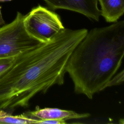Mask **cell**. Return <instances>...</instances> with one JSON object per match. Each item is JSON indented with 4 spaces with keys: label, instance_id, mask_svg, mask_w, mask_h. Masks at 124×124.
I'll return each instance as SVG.
<instances>
[{
    "label": "cell",
    "instance_id": "ba28073f",
    "mask_svg": "<svg viewBox=\"0 0 124 124\" xmlns=\"http://www.w3.org/2000/svg\"><path fill=\"white\" fill-rule=\"evenodd\" d=\"M38 120L29 117L24 113L18 115H13L4 110L0 115V124H36Z\"/></svg>",
    "mask_w": 124,
    "mask_h": 124
},
{
    "label": "cell",
    "instance_id": "8992f818",
    "mask_svg": "<svg viewBox=\"0 0 124 124\" xmlns=\"http://www.w3.org/2000/svg\"><path fill=\"white\" fill-rule=\"evenodd\" d=\"M27 116L38 120L58 119L67 120L72 119H81L90 117L88 113H78L73 110L58 108H36L35 110L24 113Z\"/></svg>",
    "mask_w": 124,
    "mask_h": 124
},
{
    "label": "cell",
    "instance_id": "7a4b0ae2",
    "mask_svg": "<svg viewBox=\"0 0 124 124\" xmlns=\"http://www.w3.org/2000/svg\"><path fill=\"white\" fill-rule=\"evenodd\" d=\"M124 55V20L88 31L66 64L75 93L92 99L104 90L120 67Z\"/></svg>",
    "mask_w": 124,
    "mask_h": 124
},
{
    "label": "cell",
    "instance_id": "3957f363",
    "mask_svg": "<svg viewBox=\"0 0 124 124\" xmlns=\"http://www.w3.org/2000/svg\"><path fill=\"white\" fill-rule=\"evenodd\" d=\"M24 16L18 12L12 22L0 27V58L16 57L42 43L26 31Z\"/></svg>",
    "mask_w": 124,
    "mask_h": 124
},
{
    "label": "cell",
    "instance_id": "5bb4252c",
    "mask_svg": "<svg viewBox=\"0 0 124 124\" xmlns=\"http://www.w3.org/2000/svg\"><path fill=\"white\" fill-rule=\"evenodd\" d=\"M2 0V1H5V0Z\"/></svg>",
    "mask_w": 124,
    "mask_h": 124
},
{
    "label": "cell",
    "instance_id": "8fae6325",
    "mask_svg": "<svg viewBox=\"0 0 124 124\" xmlns=\"http://www.w3.org/2000/svg\"><path fill=\"white\" fill-rule=\"evenodd\" d=\"M36 124H65L66 122L64 120L48 119V120H38Z\"/></svg>",
    "mask_w": 124,
    "mask_h": 124
},
{
    "label": "cell",
    "instance_id": "6da1fadb",
    "mask_svg": "<svg viewBox=\"0 0 124 124\" xmlns=\"http://www.w3.org/2000/svg\"><path fill=\"white\" fill-rule=\"evenodd\" d=\"M87 32L64 28L49 41L16 56L0 78V109L27 107L36 94L62 85L69 58Z\"/></svg>",
    "mask_w": 124,
    "mask_h": 124
},
{
    "label": "cell",
    "instance_id": "277c9868",
    "mask_svg": "<svg viewBox=\"0 0 124 124\" xmlns=\"http://www.w3.org/2000/svg\"><path fill=\"white\" fill-rule=\"evenodd\" d=\"M23 23L27 33L41 43L49 41L65 28L57 14L40 5L25 15Z\"/></svg>",
    "mask_w": 124,
    "mask_h": 124
},
{
    "label": "cell",
    "instance_id": "5b68a950",
    "mask_svg": "<svg viewBox=\"0 0 124 124\" xmlns=\"http://www.w3.org/2000/svg\"><path fill=\"white\" fill-rule=\"evenodd\" d=\"M52 10L65 9L76 12L89 18L99 21L101 11L97 0H43Z\"/></svg>",
    "mask_w": 124,
    "mask_h": 124
},
{
    "label": "cell",
    "instance_id": "30bf717a",
    "mask_svg": "<svg viewBox=\"0 0 124 124\" xmlns=\"http://www.w3.org/2000/svg\"><path fill=\"white\" fill-rule=\"evenodd\" d=\"M124 80V70H122L120 72L115 74L106 84L105 86V89L116 85L121 84Z\"/></svg>",
    "mask_w": 124,
    "mask_h": 124
},
{
    "label": "cell",
    "instance_id": "9c48e42d",
    "mask_svg": "<svg viewBox=\"0 0 124 124\" xmlns=\"http://www.w3.org/2000/svg\"><path fill=\"white\" fill-rule=\"evenodd\" d=\"M16 57L0 58V78L11 66Z\"/></svg>",
    "mask_w": 124,
    "mask_h": 124
},
{
    "label": "cell",
    "instance_id": "52a82bcc",
    "mask_svg": "<svg viewBox=\"0 0 124 124\" xmlns=\"http://www.w3.org/2000/svg\"><path fill=\"white\" fill-rule=\"evenodd\" d=\"M101 5V16L108 22H115L124 13V0H97Z\"/></svg>",
    "mask_w": 124,
    "mask_h": 124
},
{
    "label": "cell",
    "instance_id": "7c38bea8",
    "mask_svg": "<svg viewBox=\"0 0 124 124\" xmlns=\"http://www.w3.org/2000/svg\"><path fill=\"white\" fill-rule=\"evenodd\" d=\"M4 24H5V22H4V20L2 17V13L1 11V7L0 6V27L2 26V25H3Z\"/></svg>",
    "mask_w": 124,
    "mask_h": 124
},
{
    "label": "cell",
    "instance_id": "4fadbf2b",
    "mask_svg": "<svg viewBox=\"0 0 124 124\" xmlns=\"http://www.w3.org/2000/svg\"><path fill=\"white\" fill-rule=\"evenodd\" d=\"M3 109H0V114H1V113H2V111H3Z\"/></svg>",
    "mask_w": 124,
    "mask_h": 124
}]
</instances>
